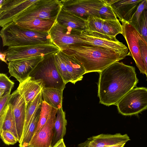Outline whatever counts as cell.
I'll list each match as a JSON object with an SVG mask.
<instances>
[{
  "instance_id": "cell-1",
  "label": "cell",
  "mask_w": 147,
  "mask_h": 147,
  "mask_svg": "<svg viewBox=\"0 0 147 147\" xmlns=\"http://www.w3.org/2000/svg\"><path fill=\"white\" fill-rule=\"evenodd\" d=\"M99 73V103L108 106L116 105L138 81L135 67L122 62L115 63Z\"/></svg>"
},
{
  "instance_id": "cell-2",
  "label": "cell",
  "mask_w": 147,
  "mask_h": 147,
  "mask_svg": "<svg viewBox=\"0 0 147 147\" xmlns=\"http://www.w3.org/2000/svg\"><path fill=\"white\" fill-rule=\"evenodd\" d=\"M61 51L76 60L84 67L86 73H99L128 55L127 52L116 51L85 43L73 45Z\"/></svg>"
},
{
  "instance_id": "cell-3",
  "label": "cell",
  "mask_w": 147,
  "mask_h": 147,
  "mask_svg": "<svg viewBox=\"0 0 147 147\" xmlns=\"http://www.w3.org/2000/svg\"><path fill=\"white\" fill-rule=\"evenodd\" d=\"M0 36L3 47H18L52 43L49 32L29 30L20 27L14 22L2 27Z\"/></svg>"
},
{
  "instance_id": "cell-4",
  "label": "cell",
  "mask_w": 147,
  "mask_h": 147,
  "mask_svg": "<svg viewBox=\"0 0 147 147\" xmlns=\"http://www.w3.org/2000/svg\"><path fill=\"white\" fill-rule=\"evenodd\" d=\"M54 54L44 57L29 76L36 80H42L45 88H55L63 90L66 84L57 69Z\"/></svg>"
},
{
  "instance_id": "cell-5",
  "label": "cell",
  "mask_w": 147,
  "mask_h": 147,
  "mask_svg": "<svg viewBox=\"0 0 147 147\" xmlns=\"http://www.w3.org/2000/svg\"><path fill=\"white\" fill-rule=\"evenodd\" d=\"M61 1L38 0L13 20L16 23L35 19H46L56 21L61 10Z\"/></svg>"
},
{
  "instance_id": "cell-6",
  "label": "cell",
  "mask_w": 147,
  "mask_h": 147,
  "mask_svg": "<svg viewBox=\"0 0 147 147\" xmlns=\"http://www.w3.org/2000/svg\"><path fill=\"white\" fill-rule=\"evenodd\" d=\"M116 105L119 113L123 115L137 114L147 109V88H133L125 95Z\"/></svg>"
},
{
  "instance_id": "cell-7",
  "label": "cell",
  "mask_w": 147,
  "mask_h": 147,
  "mask_svg": "<svg viewBox=\"0 0 147 147\" xmlns=\"http://www.w3.org/2000/svg\"><path fill=\"white\" fill-rule=\"evenodd\" d=\"M60 50L58 47L51 43L8 47L5 51L6 60L9 62L32 57H44L55 53Z\"/></svg>"
},
{
  "instance_id": "cell-8",
  "label": "cell",
  "mask_w": 147,
  "mask_h": 147,
  "mask_svg": "<svg viewBox=\"0 0 147 147\" xmlns=\"http://www.w3.org/2000/svg\"><path fill=\"white\" fill-rule=\"evenodd\" d=\"M62 9L87 20L89 17L99 18V11L105 4L104 0H62Z\"/></svg>"
},
{
  "instance_id": "cell-9",
  "label": "cell",
  "mask_w": 147,
  "mask_h": 147,
  "mask_svg": "<svg viewBox=\"0 0 147 147\" xmlns=\"http://www.w3.org/2000/svg\"><path fill=\"white\" fill-rule=\"evenodd\" d=\"M82 31L60 24L56 21L49 33L51 42L62 50L70 45L83 43L80 37Z\"/></svg>"
},
{
  "instance_id": "cell-10",
  "label": "cell",
  "mask_w": 147,
  "mask_h": 147,
  "mask_svg": "<svg viewBox=\"0 0 147 147\" xmlns=\"http://www.w3.org/2000/svg\"><path fill=\"white\" fill-rule=\"evenodd\" d=\"M38 0H1L0 1V26L13 22Z\"/></svg>"
},
{
  "instance_id": "cell-11",
  "label": "cell",
  "mask_w": 147,
  "mask_h": 147,
  "mask_svg": "<svg viewBox=\"0 0 147 147\" xmlns=\"http://www.w3.org/2000/svg\"><path fill=\"white\" fill-rule=\"evenodd\" d=\"M121 22L122 24V34L126 40L129 50L128 55L134 60L140 72L145 74V68L141 57L139 43L141 36L129 22L124 20Z\"/></svg>"
},
{
  "instance_id": "cell-12",
  "label": "cell",
  "mask_w": 147,
  "mask_h": 147,
  "mask_svg": "<svg viewBox=\"0 0 147 147\" xmlns=\"http://www.w3.org/2000/svg\"><path fill=\"white\" fill-rule=\"evenodd\" d=\"M80 38L83 43L115 51L128 52V49L116 37L88 30L82 32Z\"/></svg>"
},
{
  "instance_id": "cell-13",
  "label": "cell",
  "mask_w": 147,
  "mask_h": 147,
  "mask_svg": "<svg viewBox=\"0 0 147 147\" xmlns=\"http://www.w3.org/2000/svg\"><path fill=\"white\" fill-rule=\"evenodd\" d=\"M43 58L38 56L8 62L9 72L20 83L29 76Z\"/></svg>"
},
{
  "instance_id": "cell-14",
  "label": "cell",
  "mask_w": 147,
  "mask_h": 147,
  "mask_svg": "<svg viewBox=\"0 0 147 147\" xmlns=\"http://www.w3.org/2000/svg\"><path fill=\"white\" fill-rule=\"evenodd\" d=\"M57 109L52 107L47 122L38 133L34 134L29 147H51L53 136L54 124Z\"/></svg>"
},
{
  "instance_id": "cell-15",
  "label": "cell",
  "mask_w": 147,
  "mask_h": 147,
  "mask_svg": "<svg viewBox=\"0 0 147 147\" xmlns=\"http://www.w3.org/2000/svg\"><path fill=\"white\" fill-rule=\"evenodd\" d=\"M9 104L15 120L20 143L22 138L27 105L17 90L11 94Z\"/></svg>"
},
{
  "instance_id": "cell-16",
  "label": "cell",
  "mask_w": 147,
  "mask_h": 147,
  "mask_svg": "<svg viewBox=\"0 0 147 147\" xmlns=\"http://www.w3.org/2000/svg\"><path fill=\"white\" fill-rule=\"evenodd\" d=\"M130 140L129 137L126 134H101L88 138L84 142L79 144L77 147H108L126 143Z\"/></svg>"
},
{
  "instance_id": "cell-17",
  "label": "cell",
  "mask_w": 147,
  "mask_h": 147,
  "mask_svg": "<svg viewBox=\"0 0 147 147\" xmlns=\"http://www.w3.org/2000/svg\"><path fill=\"white\" fill-rule=\"evenodd\" d=\"M45 87L42 80L29 76L20 83L17 90L28 105L34 100Z\"/></svg>"
},
{
  "instance_id": "cell-18",
  "label": "cell",
  "mask_w": 147,
  "mask_h": 147,
  "mask_svg": "<svg viewBox=\"0 0 147 147\" xmlns=\"http://www.w3.org/2000/svg\"><path fill=\"white\" fill-rule=\"evenodd\" d=\"M142 0H113L110 6L119 20L129 22Z\"/></svg>"
},
{
  "instance_id": "cell-19",
  "label": "cell",
  "mask_w": 147,
  "mask_h": 147,
  "mask_svg": "<svg viewBox=\"0 0 147 147\" xmlns=\"http://www.w3.org/2000/svg\"><path fill=\"white\" fill-rule=\"evenodd\" d=\"M60 56L64 63L71 78V83L75 84L82 80L84 75L86 73L84 67L72 56L60 50Z\"/></svg>"
},
{
  "instance_id": "cell-20",
  "label": "cell",
  "mask_w": 147,
  "mask_h": 147,
  "mask_svg": "<svg viewBox=\"0 0 147 147\" xmlns=\"http://www.w3.org/2000/svg\"><path fill=\"white\" fill-rule=\"evenodd\" d=\"M56 21L60 24L77 30L82 31L88 30L87 20L62 8Z\"/></svg>"
},
{
  "instance_id": "cell-21",
  "label": "cell",
  "mask_w": 147,
  "mask_h": 147,
  "mask_svg": "<svg viewBox=\"0 0 147 147\" xmlns=\"http://www.w3.org/2000/svg\"><path fill=\"white\" fill-rule=\"evenodd\" d=\"M56 21L49 19L35 18L15 23L20 27L29 30L48 32Z\"/></svg>"
},
{
  "instance_id": "cell-22",
  "label": "cell",
  "mask_w": 147,
  "mask_h": 147,
  "mask_svg": "<svg viewBox=\"0 0 147 147\" xmlns=\"http://www.w3.org/2000/svg\"><path fill=\"white\" fill-rule=\"evenodd\" d=\"M63 90L55 88H44L42 91L43 101L57 109L62 108Z\"/></svg>"
},
{
  "instance_id": "cell-23",
  "label": "cell",
  "mask_w": 147,
  "mask_h": 147,
  "mask_svg": "<svg viewBox=\"0 0 147 147\" xmlns=\"http://www.w3.org/2000/svg\"><path fill=\"white\" fill-rule=\"evenodd\" d=\"M67 120L62 108L58 109L54 124V135L51 146L63 139L66 132Z\"/></svg>"
},
{
  "instance_id": "cell-24",
  "label": "cell",
  "mask_w": 147,
  "mask_h": 147,
  "mask_svg": "<svg viewBox=\"0 0 147 147\" xmlns=\"http://www.w3.org/2000/svg\"><path fill=\"white\" fill-rule=\"evenodd\" d=\"M3 131L10 132L14 135L18 141L16 122L9 104L5 113L0 117V133Z\"/></svg>"
},
{
  "instance_id": "cell-25",
  "label": "cell",
  "mask_w": 147,
  "mask_h": 147,
  "mask_svg": "<svg viewBox=\"0 0 147 147\" xmlns=\"http://www.w3.org/2000/svg\"><path fill=\"white\" fill-rule=\"evenodd\" d=\"M41 105L35 112L25 133L23 136L19 147H27L28 146L30 142L36 129L39 119Z\"/></svg>"
},
{
  "instance_id": "cell-26",
  "label": "cell",
  "mask_w": 147,
  "mask_h": 147,
  "mask_svg": "<svg viewBox=\"0 0 147 147\" xmlns=\"http://www.w3.org/2000/svg\"><path fill=\"white\" fill-rule=\"evenodd\" d=\"M43 101L41 91L33 100L27 105L23 136L30 124L35 112L42 105Z\"/></svg>"
},
{
  "instance_id": "cell-27",
  "label": "cell",
  "mask_w": 147,
  "mask_h": 147,
  "mask_svg": "<svg viewBox=\"0 0 147 147\" xmlns=\"http://www.w3.org/2000/svg\"><path fill=\"white\" fill-rule=\"evenodd\" d=\"M103 20L102 30L104 34L116 37L118 34H122V25L118 19Z\"/></svg>"
},
{
  "instance_id": "cell-28",
  "label": "cell",
  "mask_w": 147,
  "mask_h": 147,
  "mask_svg": "<svg viewBox=\"0 0 147 147\" xmlns=\"http://www.w3.org/2000/svg\"><path fill=\"white\" fill-rule=\"evenodd\" d=\"M147 9V0H142L139 5L136 11L128 22L132 25L140 34L142 13Z\"/></svg>"
},
{
  "instance_id": "cell-29",
  "label": "cell",
  "mask_w": 147,
  "mask_h": 147,
  "mask_svg": "<svg viewBox=\"0 0 147 147\" xmlns=\"http://www.w3.org/2000/svg\"><path fill=\"white\" fill-rule=\"evenodd\" d=\"M58 52L54 54L55 64L57 69L64 82L66 84L71 82V78L64 63Z\"/></svg>"
},
{
  "instance_id": "cell-30",
  "label": "cell",
  "mask_w": 147,
  "mask_h": 147,
  "mask_svg": "<svg viewBox=\"0 0 147 147\" xmlns=\"http://www.w3.org/2000/svg\"><path fill=\"white\" fill-rule=\"evenodd\" d=\"M52 108V107L43 101L41 106L40 116L38 125L34 134H37L40 131L47 122L50 113Z\"/></svg>"
},
{
  "instance_id": "cell-31",
  "label": "cell",
  "mask_w": 147,
  "mask_h": 147,
  "mask_svg": "<svg viewBox=\"0 0 147 147\" xmlns=\"http://www.w3.org/2000/svg\"><path fill=\"white\" fill-rule=\"evenodd\" d=\"M103 21L102 19L98 17L90 16L87 20L88 30L104 34L102 30Z\"/></svg>"
},
{
  "instance_id": "cell-32",
  "label": "cell",
  "mask_w": 147,
  "mask_h": 147,
  "mask_svg": "<svg viewBox=\"0 0 147 147\" xmlns=\"http://www.w3.org/2000/svg\"><path fill=\"white\" fill-rule=\"evenodd\" d=\"M99 14L103 20L117 19L111 6L105 3L100 9Z\"/></svg>"
},
{
  "instance_id": "cell-33",
  "label": "cell",
  "mask_w": 147,
  "mask_h": 147,
  "mask_svg": "<svg viewBox=\"0 0 147 147\" xmlns=\"http://www.w3.org/2000/svg\"><path fill=\"white\" fill-rule=\"evenodd\" d=\"M14 83L5 74H0V89L4 90L5 93L11 92L13 88Z\"/></svg>"
},
{
  "instance_id": "cell-34",
  "label": "cell",
  "mask_w": 147,
  "mask_h": 147,
  "mask_svg": "<svg viewBox=\"0 0 147 147\" xmlns=\"http://www.w3.org/2000/svg\"><path fill=\"white\" fill-rule=\"evenodd\" d=\"M0 134L2 141L6 145H13L18 142L14 135L9 131H3Z\"/></svg>"
},
{
  "instance_id": "cell-35",
  "label": "cell",
  "mask_w": 147,
  "mask_h": 147,
  "mask_svg": "<svg viewBox=\"0 0 147 147\" xmlns=\"http://www.w3.org/2000/svg\"><path fill=\"white\" fill-rule=\"evenodd\" d=\"M10 92H8L0 98V117L3 115L6 111L9 104Z\"/></svg>"
},
{
  "instance_id": "cell-36",
  "label": "cell",
  "mask_w": 147,
  "mask_h": 147,
  "mask_svg": "<svg viewBox=\"0 0 147 147\" xmlns=\"http://www.w3.org/2000/svg\"><path fill=\"white\" fill-rule=\"evenodd\" d=\"M142 59L145 68L147 80V44L141 36L139 42Z\"/></svg>"
},
{
  "instance_id": "cell-37",
  "label": "cell",
  "mask_w": 147,
  "mask_h": 147,
  "mask_svg": "<svg viewBox=\"0 0 147 147\" xmlns=\"http://www.w3.org/2000/svg\"><path fill=\"white\" fill-rule=\"evenodd\" d=\"M140 35L147 44V9L142 13Z\"/></svg>"
},
{
  "instance_id": "cell-38",
  "label": "cell",
  "mask_w": 147,
  "mask_h": 147,
  "mask_svg": "<svg viewBox=\"0 0 147 147\" xmlns=\"http://www.w3.org/2000/svg\"><path fill=\"white\" fill-rule=\"evenodd\" d=\"M51 147H66L64 143L63 139H62L58 141L55 145Z\"/></svg>"
},
{
  "instance_id": "cell-39",
  "label": "cell",
  "mask_w": 147,
  "mask_h": 147,
  "mask_svg": "<svg viewBox=\"0 0 147 147\" xmlns=\"http://www.w3.org/2000/svg\"><path fill=\"white\" fill-rule=\"evenodd\" d=\"M0 59L1 60L4 62L5 63H7V61L6 60V52L5 53H2L1 52L0 53Z\"/></svg>"
},
{
  "instance_id": "cell-40",
  "label": "cell",
  "mask_w": 147,
  "mask_h": 147,
  "mask_svg": "<svg viewBox=\"0 0 147 147\" xmlns=\"http://www.w3.org/2000/svg\"><path fill=\"white\" fill-rule=\"evenodd\" d=\"M125 143L121 144L111 146L108 147H123Z\"/></svg>"
},
{
  "instance_id": "cell-41",
  "label": "cell",
  "mask_w": 147,
  "mask_h": 147,
  "mask_svg": "<svg viewBox=\"0 0 147 147\" xmlns=\"http://www.w3.org/2000/svg\"></svg>"
}]
</instances>
